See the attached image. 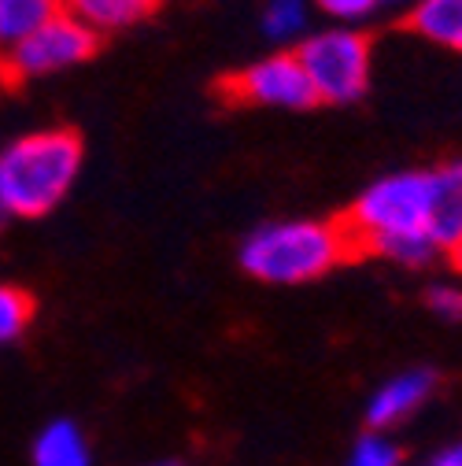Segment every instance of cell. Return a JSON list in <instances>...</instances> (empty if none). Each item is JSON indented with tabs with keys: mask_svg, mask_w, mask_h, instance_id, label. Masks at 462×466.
Segmentation results:
<instances>
[{
	"mask_svg": "<svg viewBox=\"0 0 462 466\" xmlns=\"http://www.w3.org/2000/svg\"><path fill=\"white\" fill-rule=\"evenodd\" d=\"M356 256H381L399 267H426L444 248L429 233V174L399 170L367 186L340 215Z\"/></svg>",
	"mask_w": 462,
	"mask_h": 466,
	"instance_id": "cell-1",
	"label": "cell"
},
{
	"mask_svg": "<svg viewBox=\"0 0 462 466\" xmlns=\"http://www.w3.org/2000/svg\"><path fill=\"white\" fill-rule=\"evenodd\" d=\"M85 141L71 127L15 137L0 148V211L8 218H41L71 193L82 174Z\"/></svg>",
	"mask_w": 462,
	"mask_h": 466,
	"instance_id": "cell-2",
	"label": "cell"
},
{
	"mask_svg": "<svg viewBox=\"0 0 462 466\" xmlns=\"http://www.w3.org/2000/svg\"><path fill=\"white\" fill-rule=\"evenodd\" d=\"M241 270L266 285H304L326 278L344 259H356V248L344 233L340 218H293V222H266L252 229L241 252Z\"/></svg>",
	"mask_w": 462,
	"mask_h": 466,
	"instance_id": "cell-3",
	"label": "cell"
},
{
	"mask_svg": "<svg viewBox=\"0 0 462 466\" xmlns=\"http://www.w3.org/2000/svg\"><path fill=\"white\" fill-rule=\"evenodd\" d=\"M96 52H100V34L89 23L75 19L71 12H60L41 30H34L26 41H19L12 52L0 56V86L19 89L34 78L82 67Z\"/></svg>",
	"mask_w": 462,
	"mask_h": 466,
	"instance_id": "cell-4",
	"label": "cell"
},
{
	"mask_svg": "<svg viewBox=\"0 0 462 466\" xmlns=\"http://www.w3.org/2000/svg\"><path fill=\"white\" fill-rule=\"evenodd\" d=\"M296 60L318 104H356L370 86V37L359 30H322L300 41Z\"/></svg>",
	"mask_w": 462,
	"mask_h": 466,
	"instance_id": "cell-5",
	"label": "cell"
},
{
	"mask_svg": "<svg viewBox=\"0 0 462 466\" xmlns=\"http://www.w3.org/2000/svg\"><path fill=\"white\" fill-rule=\"evenodd\" d=\"M211 93L226 107H281V111H304L315 107V89L296 60V52H277L266 60H256L241 71H229L215 78Z\"/></svg>",
	"mask_w": 462,
	"mask_h": 466,
	"instance_id": "cell-6",
	"label": "cell"
},
{
	"mask_svg": "<svg viewBox=\"0 0 462 466\" xmlns=\"http://www.w3.org/2000/svg\"><path fill=\"white\" fill-rule=\"evenodd\" d=\"M433 389H437V374L426 370V367H415V370H403V374L388 378L385 385H377V392L367 403V430L385 433L399 422H407L433 396Z\"/></svg>",
	"mask_w": 462,
	"mask_h": 466,
	"instance_id": "cell-7",
	"label": "cell"
},
{
	"mask_svg": "<svg viewBox=\"0 0 462 466\" xmlns=\"http://www.w3.org/2000/svg\"><path fill=\"white\" fill-rule=\"evenodd\" d=\"M429 174V233L447 252L462 241V156L447 159Z\"/></svg>",
	"mask_w": 462,
	"mask_h": 466,
	"instance_id": "cell-8",
	"label": "cell"
},
{
	"mask_svg": "<svg viewBox=\"0 0 462 466\" xmlns=\"http://www.w3.org/2000/svg\"><path fill=\"white\" fill-rule=\"evenodd\" d=\"M159 5L163 0H64V12L89 23L104 37V34H119L145 23L148 15L159 12Z\"/></svg>",
	"mask_w": 462,
	"mask_h": 466,
	"instance_id": "cell-9",
	"label": "cell"
},
{
	"mask_svg": "<svg viewBox=\"0 0 462 466\" xmlns=\"http://www.w3.org/2000/svg\"><path fill=\"white\" fill-rule=\"evenodd\" d=\"M407 26L451 52H462V0H415Z\"/></svg>",
	"mask_w": 462,
	"mask_h": 466,
	"instance_id": "cell-10",
	"label": "cell"
},
{
	"mask_svg": "<svg viewBox=\"0 0 462 466\" xmlns=\"http://www.w3.org/2000/svg\"><path fill=\"white\" fill-rule=\"evenodd\" d=\"M34 466H93L85 433L71 419L48 422L34 441Z\"/></svg>",
	"mask_w": 462,
	"mask_h": 466,
	"instance_id": "cell-11",
	"label": "cell"
},
{
	"mask_svg": "<svg viewBox=\"0 0 462 466\" xmlns=\"http://www.w3.org/2000/svg\"><path fill=\"white\" fill-rule=\"evenodd\" d=\"M64 12V0H0V56Z\"/></svg>",
	"mask_w": 462,
	"mask_h": 466,
	"instance_id": "cell-12",
	"label": "cell"
},
{
	"mask_svg": "<svg viewBox=\"0 0 462 466\" xmlns=\"http://www.w3.org/2000/svg\"><path fill=\"white\" fill-rule=\"evenodd\" d=\"M37 315V300L23 285H0V344H12L26 333Z\"/></svg>",
	"mask_w": 462,
	"mask_h": 466,
	"instance_id": "cell-13",
	"label": "cell"
},
{
	"mask_svg": "<svg viewBox=\"0 0 462 466\" xmlns=\"http://www.w3.org/2000/svg\"><path fill=\"white\" fill-rule=\"evenodd\" d=\"M263 30L274 41H296L307 30V0H266Z\"/></svg>",
	"mask_w": 462,
	"mask_h": 466,
	"instance_id": "cell-14",
	"label": "cell"
},
{
	"mask_svg": "<svg viewBox=\"0 0 462 466\" xmlns=\"http://www.w3.org/2000/svg\"><path fill=\"white\" fill-rule=\"evenodd\" d=\"M399 462H403V448L388 441V433H377V430H367L356 441L352 459H348V466H399Z\"/></svg>",
	"mask_w": 462,
	"mask_h": 466,
	"instance_id": "cell-15",
	"label": "cell"
},
{
	"mask_svg": "<svg viewBox=\"0 0 462 466\" xmlns=\"http://www.w3.org/2000/svg\"><path fill=\"white\" fill-rule=\"evenodd\" d=\"M426 304L444 322H462V289L455 285H433L426 293Z\"/></svg>",
	"mask_w": 462,
	"mask_h": 466,
	"instance_id": "cell-16",
	"label": "cell"
},
{
	"mask_svg": "<svg viewBox=\"0 0 462 466\" xmlns=\"http://www.w3.org/2000/svg\"><path fill=\"white\" fill-rule=\"evenodd\" d=\"M315 5H318L326 15L340 19V23H359V19H367L370 12L381 8V0H315Z\"/></svg>",
	"mask_w": 462,
	"mask_h": 466,
	"instance_id": "cell-17",
	"label": "cell"
},
{
	"mask_svg": "<svg viewBox=\"0 0 462 466\" xmlns=\"http://www.w3.org/2000/svg\"><path fill=\"white\" fill-rule=\"evenodd\" d=\"M426 466H462V441H455V444L440 448Z\"/></svg>",
	"mask_w": 462,
	"mask_h": 466,
	"instance_id": "cell-18",
	"label": "cell"
},
{
	"mask_svg": "<svg viewBox=\"0 0 462 466\" xmlns=\"http://www.w3.org/2000/svg\"><path fill=\"white\" fill-rule=\"evenodd\" d=\"M447 256H451V267L462 274V241H458V245H451V248H447Z\"/></svg>",
	"mask_w": 462,
	"mask_h": 466,
	"instance_id": "cell-19",
	"label": "cell"
},
{
	"mask_svg": "<svg viewBox=\"0 0 462 466\" xmlns=\"http://www.w3.org/2000/svg\"><path fill=\"white\" fill-rule=\"evenodd\" d=\"M392 5H403V0H381V8H392Z\"/></svg>",
	"mask_w": 462,
	"mask_h": 466,
	"instance_id": "cell-20",
	"label": "cell"
},
{
	"mask_svg": "<svg viewBox=\"0 0 462 466\" xmlns=\"http://www.w3.org/2000/svg\"><path fill=\"white\" fill-rule=\"evenodd\" d=\"M152 466H182V462H175V459H166V462H152Z\"/></svg>",
	"mask_w": 462,
	"mask_h": 466,
	"instance_id": "cell-21",
	"label": "cell"
}]
</instances>
